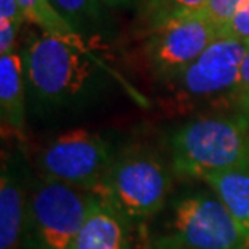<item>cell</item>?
I'll return each mask as SVG.
<instances>
[{"instance_id":"3","label":"cell","mask_w":249,"mask_h":249,"mask_svg":"<svg viewBox=\"0 0 249 249\" xmlns=\"http://www.w3.org/2000/svg\"><path fill=\"white\" fill-rule=\"evenodd\" d=\"M170 185V172L156 156L129 151L113 159L92 194L133 223L147 220L160 211Z\"/></svg>"},{"instance_id":"16","label":"cell","mask_w":249,"mask_h":249,"mask_svg":"<svg viewBox=\"0 0 249 249\" xmlns=\"http://www.w3.org/2000/svg\"><path fill=\"white\" fill-rule=\"evenodd\" d=\"M246 2L248 0H207V3L194 15H199L204 19H207L209 23L217 26L218 31H220L223 24L230 21L245 7Z\"/></svg>"},{"instance_id":"11","label":"cell","mask_w":249,"mask_h":249,"mask_svg":"<svg viewBox=\"0 0 249 249\" xmlns=\"http://www.w3.org/2000/svg\"><path fill=\"white\" fill-rule=\"evenodd\" d=\"M24 65L18 53L0 57V117L3 129L21 134L24 129Z\"/></svg>"},{"instance_id":"8","label":"cell","mask_w":249,"mask_h":249,"mask_svg":"<svg viewBox=\"0 0 249 249\" xmlns=\"http://www.w3.org/2000/svg\"><path fill=\"white\" fill-rule=\"evenodd\" d=\"M217 37V26L199 15H189L149 33L144 52L156 76L172 83Z\"/></svg>"},{"instance_id":"14","label":"cell","mask_w":249,"mask_h":249,"mask_svg":"<svg viewBox=\"0 0 249 249\" xmlns=\"http://www.w3.org/2000/svg\"><path fill=\"white\" fill-rule=\"evenodd\" d=\"M17 2L21 7L26 19L36 23L47 34L65 39V41L84 42L83 36L73 31L70 24L57 13V10L52 7L51 0H17Z\"/></svg>"},{"instance_id":"1","label":"cell","mask_w":249,"mask_h":249,"mask_svg":"<svg viewBox=\"0 0 249 249\" xmlns=\"http://www.w3.org/2000/svg\"><path fill=\"white\" fill-rule=\"evenodd\" d=\"M172 168L181 178H206L249 168V122L241 115L201 117L177 129Z\"/></svg>"},{"instance_id":"21","label":"cell","mask_w":249,"mask_h":249,"mask_svg":"<svg viewBox=\"0 0 249 249\" xmlns=\"http://www.w3.org/2000/svg\"><path fill=\"white\" fill-rule=\"evenodd\" d=\"M160 249H186V248H181V246H177V245H170V246H165V248H160Z\"/></svg>"},{"instance_id":"12","label":"cell","mask_w":249,"mask_h":249,"mask_svg":"<svg viewBox=\"0 0 249 249\" xmlns=\"http://www.w3.org/2000/svg\"><path fill=\"white\" fill-rule=\"evenodd\" d=\"M235 218L249 243V168H235L204 180Z\"/></svg>"},{"instance_id":"18","label":"cell","mask_w":249,"mask_h":249,"mask_svg":"<svg viewBox=\"0 0 249 249\" xmlns=\"http://www.w3.org/2000/svg\"><path fill=\"white\" fill-rule=\"evenodd\" d=\"M218 37H230L249 46V0L246 5L218 31Z\"/></svg>"},{"instance_id":"13","label":"cell","mask_w":249,"mask_h":249,"mask_svg":"<svg viewBox=\"0 0 249 249\" xmlns=\"http://www.w3.org/2000/svg\"><path fill=\"white\" fill-rule=\"evenodd\" d=\"M206 3L207 0H146L141 10L142 26L152 33L163 24L197 13Z\"/></svg>"},{"instance_id":"7","label":"cell","mask_w":249,"mask_h":249,"mask_svg":"<svg viewBox=\"0 0 249 249\" xmlns=\"http://www.w3.org/2000/svg\"><path fill=\"white\" fill-rule=\"evenodd\" d=\"M248 49L246 42L217 37L170 83L175 89V96L188 104L215 101L220 97L231 101Z\"/></svg>"},{"instance_id":"9","label":"cell","mask_w":249,"mask_h":249,"mask_svg":"<svg viewBox=\"0 0 249 249\" xmlns=\"http://www.w3.org/2000/svg\"><path fill=\"white\" fill-rule=\"evenodd\" d=\"M131 222L115 207L94 196L73 249H129Z\"/></svg>"},{"instance_id":"17","label":"cell","mask_w":249,"mask_h":249,"mask_svg":"<svg viewBox=\"0 0 249 249\" xmlns=\"http://www.w3.org/2000/svg\"><path fill=\"white\" fill-rule=\"evenodd\" d=\"M230 102L236 107L238 115L245 117L249 122V49L241 63L240 78H238V84Z\"/></svg>"},{"instance_id":"19","label":"cell","mask_w":249,"mask_h":249,"mask_svg":"<svg viewBox=\"0 0 249 249\" xmlns=\"http://www.w3.org/2000/svg\"><path fill=\"white\" fill-rule=\"evenodd\" d=\"M0 19L21 26L26 17L17 0H0Z\"/></svg>"},{"instance_id":"5","label":"cell","mask_w":249,"mask_h":249,"mask_svg":"<svg viewBox=\"0 0 249 249\" xmlns=\"http://www.w3.org/2000/svg\"><path fill=\"white\" fill-rule=\"evenodd\" d=\"M108 144L101 134L76 128L49 142L39 157L44 178L94 191L112 163Z\"/></svg>"},{"instance_id":"6","label":"cell","mask_w":249,"mask_h":249,"mask_svg":"<svg viewBox=\"0 0 249 249\" xmlns=\"http://www.w3.org/2000/svg\"><path fill=\"white\" fill-rule=\"evenodd\" d=\"M170 228L173 245L186 249H245L249 245L223 202L209 193L180 199Z\"/></svg>"},{"instance_id":"15","label":"cell","mask_w":249,"mask_h":249,"mask_svg":"<svg viewBox=\"0 0 249 249\" xmlns=\"http://www.w3.org/2000/svg\"><path fill=\"white\" fill-rule=\"evenodd\" d=\"M51 3L79 36L96 28L102 15V0H51Z\"/></svg>"},{"instance_id":"2","label":"cell","mask_w":249,"mask_h":249,"mask_svg":"<svg viewBox=\"0 0 249 249\" xmlns=\"http://www.w3.org/2000/svg\"><path fill=\"white\" fill-rule=\"evenodd\" d=\"M26 86L39 102L71 104L96 86L102 65L84 42H71L44 33L28 42L21 53Z\"/></svg>"},{"instance_id":"10","label":"cell","mask_w":249,"mask_h":249,"mask_svg":"<svg viewBox=\"0 0 249 249\" xmlns=\"http://www.w3.org/2000/svg\"><path fill=\"white\" fill-rule=\"evenodd\" d=\"M28 197L23 183L10 165L2 168L0 180V249H18L24 238Z\"/></svg>"},{"instance_id":"4","label":"cell","mask_w":249,"mask_h":249,"mask_svg":"<svg viewBox=\"0 0 249 249\" xmlns=\"http://www.w3.org/2000/svg\"><path fill=\"white\" fill-rule=\"evenodd\" d=\"M91 191L44 178L28 196L24 241L29 249H73L92 206Z\"/></svg>"},{"instance_id":"20","label":"cell","mask_w":249,"mask_h":249,"mask_svg":"<svg viewBox=\"0 0 249 249\" xmlns=\"http://www.w3.org/2000/svg\"><path fill=\"white\" fill-rule=\"evenodd\" d=\"M108 5H113V7H122V5H128L131 0H106Z\"/></svg>"}]
</instances>
